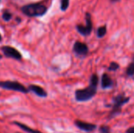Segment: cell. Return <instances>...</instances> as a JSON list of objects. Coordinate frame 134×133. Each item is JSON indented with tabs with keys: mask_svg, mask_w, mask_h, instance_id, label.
<instances>
[{
	"mask_svg": "<svg viewBox=\"0 0 134 133\" xmlns=\"http://www.w3.org/2000/svg\"><path fill=\"white\" fill-rule=\"evenodd\" d=\"M126 75L128 77L134 76V63L133 62H131L128 65V67H127V68L126 70Z\"/></svg>",
	"mask_w": 134,
	"mask_h": 133,
	"instance_id": "cell-13",
	"label": "cell"
},
{
	"mask_svg": "<svg viewBox=\"0 0 134 133\" xmlns=\"http://www.w3.org/2000/svg\"><path fill=\"white\" fill-rule=\"evenodd\" d=\"M99 76L97 74H93L90 78V85L81 89H77L75 92V98L77 102H86L93 99L97 92L99 84Z\"/></svg>",
	"mask_w": 134,
	"mask_h": 133,
	"instance_id": "cell-1",
	"label": "cell"
},
{
	"mask_svg": "<svg viewBox=\"0 0 134 133\" xmlns=\"http://www.w3.org/2000/svg\"><path fill=\"white\" fill-rule=\"evenodd\" d=\"M11 17H12V15L9 13H4L3 14H2V18H3V20H5V21H9L10 19H11Z\"/></svg>",
	"mask_w": 134,
	"mask_h": 133,
	"instance_id": "cell-17",
	"label": "cell"
},
{
	"mask_svg": "<svg viewBox=\"0 0 134 133\" xmlns=\"http://www.w3.org/2000/svg\"><path fill=\"white\" fill-rule=\"evenodd\" d=\"M126 133H134V126L129 128V129L126 130Z\"/></svg>",
	"mask_w": 134,
	"mask_h": 133,
	"instance_id": "cell-18",
	"label": "cell"
},
{
	"mask_svg": "<svg viewBox=\"0 0 134 133\" xmlns=\"http://www.w3.org/2000/svg\"><path fill=\"white\" fill-rule=\"evenodd\" d=\"M16 133H21V132H16Z\"/></svg>",
	"mask_w": 134,
	"mask_h": 133,
	"instance_id": "cell-23",
	"label": "cell"
},
{
	"mask_svg": "<svg viewBox=\"0 0 134 133\" xmlns=\"http://www.w3.org/2000/svg\"><path fill=\"white\" fill-rule=\"evenodd\" d=\"M72 51L77 56L85 57L89 54L90 49L86 43L80 41H76L73 45Z\"/></svg>",
	"mask_w": 134,
	"mask_h": 133,
	"instance_id": "cell-6",
	"label": "cell"
},
{
	"mask_svg": "<svg viewBox=\"0 0 134 133\" xmlns=\"http://www.w3.org/2000/svg\"><path fill=\"white\" fill-rule=\"evenodd\" d=\"M132 62L134 63V55H133V60H132Z\"/></svg>",
	"mask_w": 134,
	"mask_h": 133,
	"instance_id": "cell-20",
	"label": "cell"
},
{
	"mask_svg": "<svg viewBox=\"0 0 134 133\" xmlns=\"http://www.w3.org/2000/svg\"><path fill=\"white\" fill-rule=\"evenodd\" d=\"M99 132L100 133H111V129L107 126V125H101L99 129Z\"/></svg>",
	"mask_w": 134,
	"mask_h": 133,
	"instance_id": "cell-16",
	"label": "cell"
},
{
	"mask_svg": "<svg viewBox=\"0 0 134 133\" xmlns=\"http://www.w3.org/2000/svg\"><path fill=\"white\" fill-rule=\"evenodd\" d=\"M13 124H14L15 125H16L17 127H19L20 129H21L23 131L26 132L27 133H43L37 129H34L29 126H27V125H24V123H21V122H13Z\"/></svg>",
	"mask_w": 134,
	"mask_h": 133,
	"instance_id": "cell-11",
	"label": "cell"
},
{
	"mask_svg": "<svg viewBox=\"0 0 134 133\" xmlns=\"http://www.w3.org/2000/svg\"><path fill=\"white\" fill-rule=\"evenodd\" d=\"M1 39H2V36H1V34H0V41H1Z\"/></svg>",
	"mask_w": 134,
	"mask_h": 133,
	"instance_id": "cell-21",
	"label": "cell"
},
{
	"mask_svg": "<svg viewBox=\"0 0 134 133\" xmlns=\"http://www.w3.org/2000/svg\"><path fill=\"white\" fill-rule=\"evenodd\" d=\"M130 101V97L126 96L124 93L119 94L118 96H115L112 100V106L111 111L109 114V119H111L120 114L122 111V107Z\"/></svg>",
	"mask_w": 134,
	"mask_h": 133,
	"instance_id": "cell-2",
	"label": "cell"
},
{
	"mask_svg": "<svg viewBox=\"0 0 134 133\" xmlns=\"http://www.w3.org/2000/svg\"><path fill=\"white\" fill-rule=\"evenodd\" d=\"M120 67V65L117 63V62H111L109 67H108V70L109 71H116L119 69Z\"/></svg>",
	"mask_w": 134,
	"mask_h": 133,
	"instance_id": "cell-14",
	"label": "cell"
},
{
	"mask_svg": "<svg viewBox=\"0 0 134 133\" xmlns=\"http://www.w3.org/2000/svg\"><path fill=\"white\" fill-rule=\"evenodd\" d=\"M85 20H86V24H77L76 25V30L82 36L87 37L90 34H91L93 28V20H92V16L91 13L87 12L86 13L85 15Z\"/></svg>",
	"mask_w": 134,
	"mask_h": 133,
	"instance_id": "cell-4",
	"label": "cell"
},
{
	"mask_svg": "<svg viewBox=\"0 0 134 133\" xmlns=\"http://www.w3.org/2000/svg\"><path fill=\"white\" fill-rule=\"evenodd\" d=\"M75 125L79 128L80 130L85 131V132H93L97 129V125L92 123H88L86 122H82L80 120L75 121Z\"/></svg>",
	"mask_w": 134,
	"mask_h": 133,
	"instance_id": "cell-8",
	"label": "cell"
},
{
	"mask_svg": "<svg viewBox=\"0 0 134 133\" xmlns=\"http://www.w3.org/2000/svg\"><path fill=\"white\" fill-rule=\"evenodd\" d=\"M28 90L31 91V92H32L33 93H35V95H37V96H39V97L46 98V97L47 96V92H46V91L43 88H42V87H40V86H38V85H29V87H28Z\"/></svg>",
	"mask_w": 134,
	"mask_h": 133,
	"instance_id": "cell-10",
	"label": "cell"
},
{
	"mask_svg": "<svg viewBox=\"0 0 134 133\" xmlns=\"http://www.w3.org/2000/svg\"><path fill=\"white\" fill-rule=\"evenodd\" d=\"M1 59H2V56L0 55V60H1Z\"/></svg>",
	"mask_w": 134,
	"mask_h": 133,
	"instance_id": "cell-22",
	"label": "cell"
},
{
	"mask_svg": "<svg viewBox=\"0 0 134 133\" xmlns=\"http://www.w3.org/2000/svg\"><path fill=\"white\" fill-rule=\"evenodd\" d=\"M2 51L3 52L4 55L9 58H13L16 60H20L22 58L21 54L13 47L11 46H3L2 48Z\"/></svg>",
	"mask_w": 134,
	"mask_h": 133,
	"instance_id": "cell-7",
	"label": "cell"
},
{
	"mask_svg": "<svg viewBox=\"0 0 134 133\" xmlns=\"http://www.w3.org/2000/svg\"><path fill=\"white\" fill-rule=\"evenodd\" d=\"M0 88L16 91L22 93H27L29 92L28 89H27L24 85L20 84L17 82H11V81H5V82H0Z\"/></svg>",
	"mask_w": 134,
	"mask_h": 133,
	"instance_id": "cell-5",
	"label": "cell"
},
{
	"mask_svg": "<svg viewBox=\"0 0 134 133\" xmlns=\"http://www.w3.org/2000/svg\"><path fill=\"white\" fill-rule=\"evenodd\" d=\"M101 88L103 89H111L114 85V81L113 79L110 77V75L107 73H104L101 76Z\"/></svg>",
	"mask_w": 134,
	"mask_h": 133,
	"instance_id": "cell-9",
	"label": "cell"
},
{
	"mask_svg": "<svg viewBox=\"0 0 134 133\" xmlns=\"http://www.w3.org/2000/svg\"><path fill=\"white\" fill-rule=\"evenodd\" d=\"M70 5V0H60V9L65 11L68 9Z\"/></svg>",
	"mask_w": 134,
	"mask_h": 133,
	"instance_id": "cell-15",
	"label": "cell"
},
{
	"mask_svg": "<svg viewBox=\"0 0 134 133\" xmlns=\"http://www.w3.org/2000/svg\"><path fill=\"white\" fill-rule=\"evenodd\" d=\"M107 31H108V29H107V25L106 24L98 27L97 29V32H96L97 37L98 38H104L106 35V34H107Z\"/></svg>",
	"mask_w": 134,
	"mask_h": 133,
	"instance_id": "cell-12",
	"label": "cell"
},
{
	"mask_svg": "<svg viewBox=\"0 0 134 133\" xmlns=\"http://www.w3.org/2000/svg\"><path fill=\"white\" fill-rule=\"evenodd\" d=\"M118 1H119V0H111V2H118Z\"/></svg>",
	"mask_w": 134,
	"mask_h": 133,
	"instance_id": "cell-19",
	"label": "cell"
},
{
	"mask_svg": "<svg viewBox=\"0 0 134 133\" xmlns=\"http://www.w3.org/2000/svg\"><path fill=\"white\" fill-rule=\"evenodd\" d=\"M21 10L28 16H41L46 13L47 8L41 3H33L23 6Z\"/></svg>",
	"mask_w": 134,
	"mask_h": 133,
	"instance_id": "cell-3",
	"label": "cell"
}]
</instances>
